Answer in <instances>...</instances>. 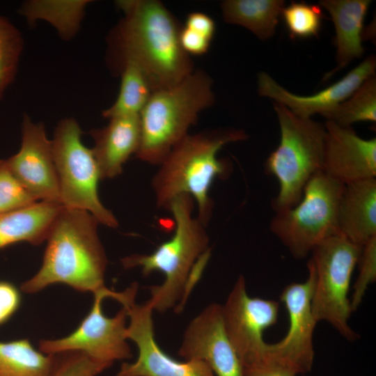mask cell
Wrapping results in <instances>:
<instances>
[{
	"instance_id": "cell-1",
	"label": "cell",
	"mask_w": 376,
	"mask_h": 376,
	"mask_svg": "<svg viewBox=\"0 0 376 376\" xmlns=\"http://www.w3.org/2000/svg\"><path fill=\"white\" fill-rule=\"evenodd\" d=\"M123 17L109 39L116 70L130 61L146 75L152 91L173 86L194 71L191 57L180 42L182 26L159 1H116Z\"/></svg>"
},
{
	"instance_id": "cell-2",
	"label": "cell",
	"mask_w": 376,
	"mask_h": 376,
	"mask_svg": "<svg viewBox=\"0 0 376 376\" xmlns=\"http://www.w3.org/2000/svg\"><path fill=\"white\" fill-rule=\"evenodd\" d=\"M98 224L86 210L63 206L46 240L40 269L20 290L33 294L56 283L93 294L106 290L108 260L98 236Z\"/></svg>"
},
{
	"instance_id": "cell-3",
	"label": "cell",
	"mask_w": 376,
	"mask_h": 376,
	"mask_svg": "<svg viewBox=\"0 0 376 376\" xmlns=\"http://www.w3.org/2000/svg\"><path fill=\"white\" fill-rule=\"evenodd\" d=\"M246 138L243 130L236 129L188 134L173 148L153 176L157 207L168 210L174 198L189 195L197 204L196 217L206 226L213 208L209 196L211 185L216 178L230 173V165L217 157L218 152L227 143Z\"/></svg>"
},
{
	"instance_id": "cell-4",
	"label": "cell",
	"mask_w": 376,
	"mask_h": 376,
	"mask_svg": "<svg viewBox=\"0 0 376 376\" xmlns=\"http://www.w3.org/2000/svg\"><path fill=\"white\" fill-rule=\"evenodd\" d=\"M194 199L180 195L171 203L175 229L172 237L150 254H132L121 260L126 268L140 267L144 276L155 271L164 274L159 285L150 287L147 301L153 311L165 312L175 306L187 292L194 269L200 258L210 251L209 237L204 225L192 215Z\"/></svg>"
},
{
	"instance_id": "cell-5",
	"label": "cell",
	"mask_w": 376,
	"mask_h": 376,
	"mask_svg": "<svg viewBox=\"0 0 376 376\" xmlns=\"http://www.w3.org/2000/svg\"><path fill=\"white\" fill-rule=\"evenodd\" d=\"M214 103L212 81L199 69L173 86L152 91L139 114L141 140L136 157L159 166L189 134L199 113Z\"/></svg>"
},
{
	"instance_id": "cell-6",
	"label": "cell",
	"mask_w": 376,
	"mask_h": 376,
	"mask_svg": "<svg viewBox=\"0 0 376 376\" xmlns=\"http://www.w3.org/2000/svg\"><path fill=\"white\" fill-rule=\"evenodd\" d=\"M281 139L267 157L265 171L279 182V191L272 200L275 212L291 208L301 199L309 179L322 171L325 127L311 118L299 117L283 105L274 102Z\"/></svg>"
},
{
	"instance_id": "cell-7",
	"label": "cell",
	"mask_w": 376,
	"mask_h": 376,
	"mask_svg": "<svg viewBox=\"0 0 376 376\" xmlns=\"http://www.w3.org/2000/svg\"><path fill=\"white\" fill-rule=\"evenodd\" d=\"M343 187L319 171L306 183L297 205L275 212L270 230L294 258H306L323 240L339 234L337 214Z\"/></svg>"
},
{
	"instance_id": "cell-8",
	"label": "cell",
	"mask_w": 376,
	"mask_h": 376,
	"mask_svg": "<svg viewBox=\"0 0 376 376\" xmlns=\"http://www.w3.org/2000/svg\"><path fill=\"white\" fill-rule=\"evenodd\" d=\"M361 250L362 246L336 234L320 243L312 251L308 260L315 274L311 298L314 319L318 323H329L350 341L359 338L348 324L352 313L348 292Z\"/></svg>"
},
{
	"instance_id": "cell-9",
	"label": "cell",
	"mask_w": 376,
	"mask_h": 376,
	"mask_svg": "<svg viewBox=\"0 0 376 376\" xmlns=\"http://www.w3.org/2000/svg\"><path fill=\"white\" fill-rule=\"evenodd\" d=\"M81 134L78 123L73 118L61 120L54 130L52 146L60 202L65 207L88 211L99 224L116 228L118 219L100 199L99 168L92 149L82 143Z\"/></svg>"
},
{
	"instance_id": "cell-10",
	"label": "cell",
	"mask_w": 376,
	"mask_h": 376,
	"mask_svg": "<svg viewBox=\"0 0 376 376\" xmlns=\"http://www.w3.org/2000/svg\"><path fill=\"white\" fill-rule=\"evenodd\" d=\"M134 294L131 286L123 292L107 288L93 294V306L76 329L61 338L40 340L39 350L47 354L79 352L95 361L111 365L116 361L130 359L132 354L125 334L127 307L123 306L115 316L108 318L102 311V302L104 298L111 297L123 304Z\"/></svg>"
},
{
	"instance_id": "cell-11",
	"label": "cell",
	"mask_w": 376,
	"mask_h": 376,
	"mask_svg": "<svg viewBox=\"0 0 376 376\" xmlns=\"http://www.w3.org/2000/svg\"><path fill=\"white\" fill-rule=\"evenodd\" d=\"M307 267V279L288 284L280 296L288 314V332L279 342L267 343L260 361L279 364L296 375L309 373L314 361L313 332L318 322L312 313L311 298L315 274L309 261Z\"/></svg>"
},
{
	"instance_id": "cell-12",
	"label": "cell",
	"mask_w": 376,
	"mask_h": 376,
	"mask_svg": "<svg viewBox=\"0 0 376 376\" xmlns=\"http://www.w3.org/2000/svg\"><path fill=\"white\" fill-rule=\"evenodd\" d=\"M221 306L225 331L243 368L260 362L267 345L263 333L276 323L279 303L251 297L245 279L240 275Z\"/></svg>"
},
{
	"instance_id": "cell-13",
	"label": "cell",
	"mask_w": 376,
	"mask_h": 376,
	"mask_svg": "<svg viewBox=\"0 0 376 376\" xmlns=\"http://www.w3.org/2000/svg\"><path fill=\"white\" fill-rule=\"evenodd\" d=\"M130 320L126 338L138 349L137 359L122 363L116 376H215L203 361L191 359L180 361L166 354L155 338L153 309L148 301L125 306Z\"/></svg>"
},
{
	"instance_id": "cell-14",
	"label": "cell",
	"mask_w": 376,
	"mask_h": 376,
	"mask_svg": "<svg viewBox=\"0 0 376 376\" xmlns=\"http://www.w3.org/2000/svg\"><path fill=\"white\" fill-rule=\"evenodd\" d=\"M178 354L206 363L216 376H245L243 366L224 329L222 306L212 303L189 322Z\"/></svg>"
},
{
	"instance_id": "cell-15",
	"label": "cell",
	"mask_w": 376,
	"mask_h": 376,
	"mask_svg": "<svg viewBox=\"0 0 376 376\" xmlns=\"http://www.w3.org/2000/svg\"><path fill=\"white\" fill-rule=\"evenodd\" d=\"M22 131L19 150L6 159L9 169L36 201L61 203L52 141L44 125L34 123L24 115Z\"/></svg>"
},
{
	"instance_id": "cell-16",
	"label": "cell",
	"mask_w": 376,
	"mask_h": 376,
	"mask_svg": "<svg viewBox=\"0 0 376 376\" xmlns=\"http://www.w3.org/2000/svg\"><path fill=\"white\" fill-rule=\"evenodd\" d=\"M322 171L345 185L376 177V139L327 120Z\"/></svg>"
},
{
	"instance_id": "cell-17",
	"label": "cell",
	"mask_w": 376,
	"mask_h": 376,
	"mask_svg": "<svg viewBox=\"0 0 376 376\" xmlns=\"http://www.w3.org/2000/svg\"><path fill=\"white\" fill-rule=\"evenodd\" d=\"M374 55L366 58L359 65L335 84L312 95H298L288 91L269 74L258 75V93L272 99L302 118H311L315 113L324 116L347 100L370 76L375 74Z\"/></svg>"
},
{
	"instance_id": "cell-18",
	"label": "cell",
	"mask_w": 376,
	"mask_h": 376,
	"mask_svg": "<svg viewBox=\"0 0 376 376\" xmlns=\"http://www.w3.org/2000/svg\"><path fill=\"white\" fill-rule=\"evenodd\" d=\"M102 128L90 132L94 140L93 153L101 180L114 178L121 174L123 166L136 153L141 140L139 115L109 118Z\"/></svg>"
},
{
	"instance_id": "cell-19",
	"label": "cell",
	"mask_w": 376,
	"mask_h": 376,
	"mask_svg": "<svg viewBox=\"0 0 376 376\" xmlns=\"http://www.w3.org/2000/svg\"><path fill=\"white\" fill-rule=\"evenodd\" d=\"M340 235L363 246L376 236V179L344 185L338 207Z\"/></svg>"
},
{
	"instance_id": "cell-20",
	"label": "cell",
	"mask_w": 376,
	"mask_h": 376,
	"mask_svg": "<svg viewBox=\"0 0 376 376\" xmlns=\"http://www.w3.org/2000/svg\"><path fill=\"white\" fill-rule=\"evenodd\" d=\"M319 3L329 13L336 31L337 65L324 75L326 81L363 55V22L371 1L322 0Z\"/></svg>"
},
{
	"instance_id": "cell-21",
	"label": "cell",
	"mask_w": 376,
	"mask_h": 376,
	"mask_svg": "<svg viewBox=\"0 0 376 376\" xmlns=\"http://www.w3.org/2000/svg\"><path fill=\"white\" fill-rule=\"evenodd\" d=\"M59 203L40 201L0 213V249L19 242L38 245L45 241L62 209Z\"/></svg>"
},
{
	"instance_id": "cell-22",
	"label": "cell",
	"mask_w": 376,
	"mask_h": 376,
	"mask_svg": "<svg viewBox=\"0 0 376 376\" xmlns=\"http://www.w3.org/2000/svg\"><path fill=\"white\" fill-rule=\"evenodd\" d=\"M285 5L283 0H225L221 10L226 22L242 26L265 40L274 35Z\"/></svg>"
},
{
	"instance_id": "cell-23",
	"label": "cell",
	"mask_w": 376,
	"mask_h": 376,
	"mask_svg": "<svg viewBox=\"0 0 376 376\" xmlns=\"http://www.w3.org/2000/svg\"><path fill=\"white\" fill-rule=\"evenodd\" d=\"M57 354L35 349L27 338L0 341V376H52Z\"/></svg>"
},
{
	"instance_id": "cell-24",
	"label": "cell",
	"mask_w": 376,
	"mask_h": 376,
	"mask_svg": "<svg viewBox=\"0 0 376 376\" xmlns=\"http://www.w3.org/2000/svg\"><path fill=\"white\" fill-rule=\"evenodd\" d=\"M119 72L121 81L117 98L102 113L108 119L139 115L153 91L146 75L135 63L125 62Z\"/></svg>"
},
{
	"instance_id": "cell-25",
	"label": "cell",
	"mask_w": 376,
	"mask_h": 376,
	"mask_svg": "<svg viewBox=\"0 0 376 376\" xmlns=\"http://www.w3.org/2000/svg\"><path fill=\"white\" fill-rule=\"evenodd\" d=\"M87 1H33L26 2L20 8L29 23L42 18L52 23L64 38L77 31Z\"/></svg>"
},
{
	"instance_id": "cell-26",
	"label": "cell",
	"mask_w": 376,
	"mask_h": 376,
	"mask_svg": "<svg viewBox=\"0 0 376 376\" xmlns=\"http://www.w3.org/2000/svg\"><path fill=\"white\" fill-rule=\"evenodd\" d=\"M323 117L343 126H351L357 122H375V74L366 79L347 100Z\"/></svg>"
},
{
	"instance_id": "cell-27",
	"label": "cell",
	"mask_w": 376,
	"mask_h": 376,
	"mask_svg": "<svg viewBox=\"0 0 376 376\" xmlns=\"http://www.w3.org/2000/svg\"><path fill=\"white\" fill-rule=\"evenodd\" d=\"M22 49L19 31L6 17L0 16V100L15 79Z\"/></svg>"
},
{
	"instance_id": "cell-28",
	"label": "cell",
	"mask_w": 376,
	"mask_h": 376,
	"mask_svg": "<svg viewBox=\"0 0 376 376\" xmlns=\"http://www.w3.org/2000/svg\"><path fill=\"white\" fill-rule=\"evenodd\" d=\"M281 16L291 37L306 38L318 36L322 19L320 6L305 2H292L283 8Z\"/></svg>"
},
{
	"instance_id": "cell-29",
	"label": "cell",
	"mask_w": 376,
	"mask_h": 376,
	"mask_svg": "<svg viewBox=\"0 0 376 376\" xmlns=\"http://www.w3.org/2000/svg\"><path fill=\"white\" fill-rule=\"evenodd\" d=\"M36 202L12 173L6 160L0 159V213L23 208Z\"/></svg>"
},
{
	"instance_id": "cell-30",
	"label": "cell",
	"mask_w": 376,
	"mask_h": 376,
	"mask_svg": "<svg viewBox=\"0 0 376 376\" xmlns=\"http://www.w3.org/2000/svg\"><path fill=\"white\" fill-rule=\"evenodd\" d=\"M357 265L359 274L354 283L352 295L350 299L352 312L357 310L368 288L376 280V236L371 238L362 246Z\"/></svg>"
},
{
	"instance_id": "cell-31",
	"label": "cell",
	"mask_w": 376,
	"mask_h": 376,
	"mask_svg": "<svg viewBox=\"0 0 376 376\" xmlns=\"http://www.w3.org/2000/svg\"><path fill=\"white\" fill-rule=\"evenodd\" d=\"M52 376H97L111 364L95 361L79 352L58 354Z\"/></svg>"
},
{
	"instance_id": "cell-32",
	"label": "cell",
	"mask_w": 376,
	"mask_h": 376,
	"mask_svg": "<svg viewBox=\"0 0 376 376\" xmlns=\"http://www.w3.org/2000/svg\"><path fill=\"white\" fill-rule=\"evenodd\" d=\"M22 295L13 283L0 281V326L8 322L19 310Z\"/></svg>"
},
{
	"instance_id": "cell-33",
	"label": "cell",
	"mask_w": 376,
	"mask_h": 376,
	"mask_svg": "<svg viewBox=\"0 0 376 376\" xmlns=\"http://www.w3.org/2000/svg\"><path fill=\"white\" fill-rule=\"evenodd\" d=\"M180 42L187 54L199 56L208 51L212 41L194 31L182 26L180 32Z\"/></svg>"
},
{
	"instance_id": "cell-34",
	"label": "cell",
	"mask_w": 376,
	"mask_h": 376,
	"mask_svg": "<svg viewBox=\"0 0 376 376\" xmlns=\"http://www.w3.org/2000/svg\"><path fill=\"white\" fill-rule=\"evenodd\" d=\"M184 26L203 35L211 41L216 31L214 20L209 15L201 12L188 14Z\"/></svg>"
},
{
	"instance_id": "cell-35",
	"label": "cell",
	"mask_w": 376,
	"mask_h": 376,
	"mask_svg": "<svg viewBox=\"0 0 376 376\" xmlns=\"http://www.w3.org/2000/svg\"><path fill=\"white\" fill-rule=\"evenodd\" d=\"M245 376H296L290 370L279 364L262 361L244 368Z\"/></svg>"
}]
</instances>
